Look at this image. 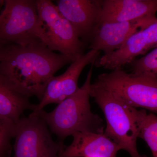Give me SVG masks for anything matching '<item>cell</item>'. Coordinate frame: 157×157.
<instances>
[{
	"label": "cell",
	"mask_w": 157,
	"mask_h": 157,
	"mask_svg": "<svg viewBox=\"0 0 157 157\" xmlns=\"http://www.w3.org/2000/svg\"><path fill=\"white\" fill-rule=\"evenodd\" d=\"M92 64L84 84L73 95L65 99L51 112L44 109L32 111L39 116L48 126L57 140L64 143L67 137L77 132L104 133L103 120L91 110L90 90Z\"/></svg>",
	"instance_id": "7a4b0ae2"
},
{
	"label": "cell",
	"mask_w": 157,
	"mask_h": 157,
	"mask_svg": "<svg viewBox=\"0 0 157 157\" xmlns=\"http://www.w3.org/2000/svg\"><path fill=\"white\" fill-rule=\"evenodd\" d=\"M74 61L55 53L42 43L26 46L9 44L0 62V74L24 94L36 97L40 101L54 74Z\"/></svg>",
	"instance_id": "6da1fadb"
},
{
	"label": "cell",
	"mask_w": 157,
	"mask_h": 157,
	"mask_svg": "<svg viewBox=\"0 0 157 157\" xmlns=\"http://www.w3.org/2000/svg\"><path fill=\"white\" fill-rule=\"evenodd\" d=\"M37 11L46 40L45 45L52 51L76 60L84 54L85 45L70 23L50 0H36Z\"/></svg>",
	"instance_id": "8992f818"
},
{
	"label": "cell",
	"mask_w": 157,
	"mask_h": 157,
	"mask_svg": "<svg viewBox=\"0 0 157 157\" xmlns=\"http://www.w3.org/2000/svg\"><path fill=\"white\" fill-rule=\"evenodd\" d=\"M4 5V0H0V10Z\"/></svg>",
	"instance_id": "d6986e66"
},
{
	"label": "cell",
	"mask_w": 157,
	"mask_h": 157,
	"mask_svg": "<svg viewBox=\"0 0 157 157\" xmlns=\"http://www.w3.org/2000/svg\"><path fill=\"white\" fill-rule=\"evenodd\" d=\"M157 48V18L146 27L132 35L119 49L98 58L94 65L107 70L122 69L137 57L144 56Z\"/></svg>",
	"instance_id": "ba28073f"
},
{
	"label": "cell",
	"mask_w": 157,
	"mask_h": 157,
	"mask_svg": "<svg viewBox=\"0 0 157 157\" xmlns=\"http://www.w3.org/2000/svg\"><path fill=\"white\" fill-rule=\"evenodd\" d=\"M131 73L147 74L157 78V48L130 64Z\"/></svg>",
	"instance_id": "e0dca14e"
},
{
	"label": "cell",
	"mask_w": 157,
	"mask_h": 157,
	"mask_svg": "<svg viewBox=\"0 0 157 157\" xmlns=\"http://www.w3.org/2000/svg\"><path fill=\"white\" fill-rule=\"evenodd\" d=\"M0 42L21 46L36 43L45 45L36 0L4 1L0 13Z\"/></svg>",
	"instance_id": "3957f363"
},
{
	"label": "cell",
	"mask_w": 157,
	"mask_h": 157,
	"mask_svg": "<svg viewBox=\"0 0 157 157\" xmlns=\"http://www.w3.org/2000/svg\"><path fill=\"white\" fill-rule=\"evenodd\" d=\"M100 53V52L90 50L71 63L62 75L54 76L33 111L42 110L48 104H59L76 93L79 88L78 80L82 72L87 65L95 63Z\"/></svg>",
	"instance_id": "9c48e42d"
},
{
	"label": "cell",
	"mask_w": 157,
	"mask_h": 157,
	"mask_svg": "<svg viewBox=\"0 0 157 157\" xmlns=\"http://www.w3.org/2000/svg\"><path fill=\"white\" fill-rule=\"evenodd\" d=\"M93 86L112 93L127 105L157 113V78L122 69L99 74Z\"/></svg>",
	"instance_id": "5b68a950"
},
{
	"label": "cell",
	"mask_w": 157,
	"mask_h": 157,
	"mask_svg": "<svg viewBox=\"0 0 157 157\" xmlns=\"http://www.w3.org/2000/svg\"><path fill=\"white\" fill-rule=\"evenodd\" d=\"M56 6L73 26L85 45L90 43L98 23L100 0H58Z\"/></svg>",
	"instance_id": "8fae6325"
},
{
	"label": "cell",
	"mask_w": 157,
	"mask_h": 157,
	"mask_svg": "<svg viewBox=\"0 0 157 157\" xmlns=\"http://www.w3.org/2000/svg\"><path fill=\"white\" fill-rule=\"evenodd\" d=\"M36 104L17 89L6 77L0 74V115L17 123L27 110L33 111Z\"/></svg>",
	"instance_id": "5bb4252c"
},
{
	"label": "cell",
	"mask_w": 157,
	"mask_h": 157,
	"mask_svg": "<svg viewBox=\"0 0 157 157\" xmlns=\"http://www.w3.org/2000/svg\"><path fill=\"white\" fill-rule=\"evenodd\" d=\"M6 45H4L3 43L0 42V62L2 59Z\"/></svg>",
	"instance_id": "ac0fdd59"
},
{
	"label": "cell",
	"mask_w": 157,
	"mask_h": 157,
	"mask_svg": "<svg viewBox=\"0 0 157 157\" xmlns=\"http://www.w3.org/2000/svg\"><path fill=\"white\" fill-rule=\"evenodd\" d=\"M90 96L104 113L107 124L104 134L131 157H147L137 151L138 131L129 106L109 91L92 84Z\"/></svg>",
	"instance_id": "277c9868"
},
{
	"label": "cell",
	"mask_w": 157,
	"mask_h": 157,
	"mask_svg": "<svg viewBox=\"0 0 157 157\" xmlns=\"http://www.w3.org/2000/svg\"><path fill=\"white\" fill-rule=\"evenodd\" d=\"M135 119L138 137L143 139L151 150L153 157H157V116L147 113L145 109H137L130 106Z\"/></svg>",
	"instance_id": "9a60e30c"
},
{
	"label": "cell",
	"mask_w": 157,
	"mask_h": 157,
	"mask_svg": "<svg viewBox=\"0 0 157 157\" xmlns=\"http://www.w3.org/2000/svg\"><path fill=\"white\" fill-rule=\"evenodd\" d=\"M58 157H117L120 147L104 133L77 132Z\"/></svg>",
	"instance_id": "4fadbf2b"
},
{
	"label": "cell",
	"mask_w": 157,
	"mask_h": 157,
	"mask_svg": "<svg viewBox=\"0 0 157 157\" xmlns=\"http://www.w3.org/2000/svg\"><path fill=\"white\" fill-rule=\"evenodd\" d=\"M157 12V0H100L98 23L155 17Z\"/></svg>",
	"instance_id": "7c38bea8"
},
{
	"label": "cell",
	"mask_w": 157,
	"mask_h": 157,
	"mask_svg": "<svg viewBox=\"0 0 157 157\" xmlns=\"http://www.w3.org/2000/svg\"><path fill=\"white\" fill-rule=\"evenodd\" d=\"M14 138L13 157H58L66 147L53 140L45 122L34 112L20 119Z\"/></svg>",
	"instance_id": "52a82bcc"
},
{
	"label": "cell",
	"mask_w": 157,
	"mask_h": 157,
	"mask_svg": "<svg viewBox=\"0 0 157 157\" xmlns=\"http://www.w3.org/2000/svg\"><path fill=\"white\" fill-rule=\"evenodd\" d=\"M16 124L0 115V157H10L12 147L11 140L14 138Z\"/></svg>",
	"instance_id": "2e32d148"
},
{
	"label": "cell",
	"mask_w": 157,
	"mask_h": 157,
	"mask_svg": "<svg viewBox=\"0 0 157 157\" xmlns=\"http://www.w3.org/2000/svg\"><path fill=\"white\" fill-rule=\"evenodd\" d=\"M157 17L121 22H100L96 25L90 42V50L109 54L121 48L129 37L146 27Z\"/></svg>",
	"instance_id": "30bf717a"
}]
</instances>
